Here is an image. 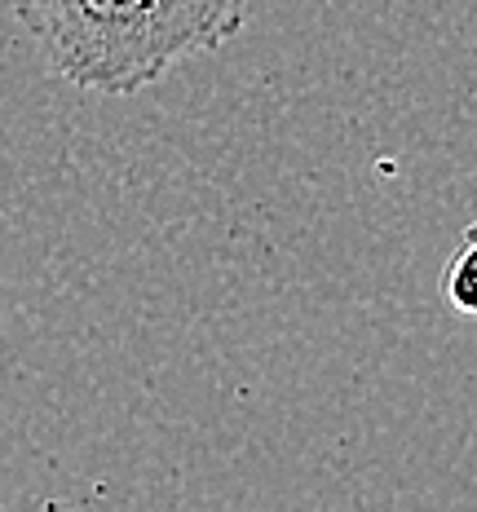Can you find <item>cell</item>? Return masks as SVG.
<instances>
[{
  "mask_svg": "<svg viewBox=\"0 0 477 512\" xmlns=\"http://www.w3.org/2000/svg\"><path fill=\"white\" fill-rule=\"evenodd\" d=\"M473 265H477V252H473V234H464L460 252L451 256V270L442 274V292H447V301L460 309V314H473L477 309V283H473Z\"/></svg>",
  "mask_w": 477,
  "mask_h": 512,
  "instance_id": "obj_2",
  "label": "cell"
},
{
  "mask_svg": "<svg viewBox=\"0 0 477 512\" xmlns=\"http://www.w3.org/2000/svg\"><path fill=\"white\" fill-rule=\"evenodd\" d=\"M18 18L62 80L124 98L239 36L248 0H18Z\"/></svg>",
  "mask_w": 477,
  "mask_h": 512,
  "instance_id": "obj_1",
  "label": "cell"
}]
</instances>
